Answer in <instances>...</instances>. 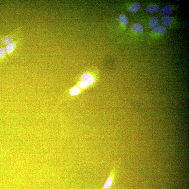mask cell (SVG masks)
Returning a JSON list of instances; mask_svg holds the SVG:
<instances>
[{
  "instance_id": "obj_5",
  "label": "cell",
  "mask_w": 189,
  "mask_h": 189,
  "mask_svg": "<svg viewBox=\"0 0 189 189\" xmlns=\"http://www.w3.org/2000/svg\"><path fill=\"white\" fill-rule=\"evenodd\" d=\"M131 28L134 32L138 34H140L143 32L144 28L141 24H133L131 26Z\"/></svg>"
},
{
  "instance_id": "obj_1",
  "label": "cell",
  "mask_w": 189,
  "mask_h": 189,
  "mask_svg": "<svg viewBox=\"0 0 189 189\" xmlns=\"http://www.w3.org/2000/svg\"><path fill=\"white\" fill-rule=\"evenodd\" d=\"M22 27L16 28L13 33L3 38L1 40V44L3 45H7L11 43L16 39L22 37Z\"/></svg>"
},
{
  "instance_id": "obj_6",
  "label": "cell",
  "mask_w": 189,
  "mask_h": 189,
  "mask_svg": "<svg viewBox=\"0 0 189 189\" xmlns=\"http://www.w3.org/2000/svg\"><path fill=\"white\" fill-rule=\"evenodd\" d=\"M166 28L163 26L155 27L152 30V32L155 34H163L166 32Z\"/></svg>"
},
{
  "instance_id": "obj_9",
  "label": "cell",
  "mask_w": 189,
  "mask_h": 189,
  "mask_svg": "<svg viewBox=\"0 0 189 189\" xmlns=\"http://www.w3.org/2000/svg\"><path fill=\"white\" fill-rule=\"evenodd\" d=\"M119 21L123 27H126L128 23V20L126 15L121 14L119 17Z\"/></svg>"
},
{
  "instance_id": "obj_13",
  "label": "cell",
  "mask_w": 189,
  "mask_h": 189,
  "mask_svg": "<svg viewBox=\"0 0 189 189\" xmlns=\"http://www.w3.org/2000/svg\"><path fill=\"white\" fill-rule=\"evenodd\" d=\"M7 54L5 48L0 47V58H4L6 57Z\"/></svg>"
},
{
  "instance_id": "obj_7",
  "label": "cell",
  "mask_w": 189,
  "mask_h": 189,
  "mask_svg": "<svg viewBox=\"0 0 189 189\" xmlns=\"http://www.w3.org/2000/svg\"><path fill=\"white\" fill-rule=\"evenodd\" d=\"M161 22L164 26L169 27L172 23V18L169 16H163L161 18Z\"/></svg>"
},
{
  "instance_id": "obj_16",
  "label": "cell",
  "mask_w": 189,
  "mask_h": 189,
  "mask_svg": "<svg viewBox=\"0 0 189 189\" xmlns=\"http://www.w3.org/2000/svg\"><path fill=\"white\" fill-rule=\"evenodd\" d=\"M176 1H180V0H176Z\"/></svg>"
},
{
  "instance_id": "obj_15",
  "label": "cell",
  "mask_w": 189,
  "mask_h": 189,
  "mask_svg": "<svg viewBox=\"0 0 189 189\" xmlns=\"http://www.w3.org/2000/svg\"><path fill=\"white\" fill-rule=\"evenodd\" d=\"M87 84H86L85 83H84L83 81H81L78 84V86L82 88H85L87 87Z\"/></svg>"
},
{
  "instance_id": "obj_4",
  "label": "cell",
  "mask_w": 189,
  "mask_h": 189,
  "mask_svg": "<svg viewBox=\"0 0 189 189\" xmlns=\"http://www.w3.org/2000/svg\"><path fill=\"white\" fill-rule=\"evenodd\" d=\"M161 13L163 15L167 16L172 14L173 13V10L170 6L165 5L162 7Z\"/></svg>"
},
{
  "instance_id": "obj_8",
  "label": "cell",
  "mask_w": 189,
  "mask_h": 189,
  "mask_svg": "<svg viewBox=\"0 0 189 189\" xmlns=\"http://www.w3.org/2000/svg\"><path fill=\"white\" fill-rule=\"evenodd\" d=\"M141 8V5L138 2H135L130 7L129 10L130 12L132 13H136Z\"/></svg>"
},
{
  "instance_id": "obj_14",
  "label": "cell",
  "mask_w": 189,
  "mask_h": 189,
  "mask_svg": "<svg viewBox=\"0 0 189 189\" xmlns=\"http://www.w3.org/2000/svg\"><path fill=\"white\" fill-rule=\"evenodd\" d=\"M80 92V89L78 87H74L71 90L70 94L71 95H74L78 94Z\"/></svg>"
},
{
  "instance_id": "obj_11",
  "label": "cell",
  "mask_w": 189,
  "mask_h": 189,
  "mask_svg": "<svg viewBox=\"0 0 189 189\" xmlns=\"http://www.w3.org/2000/svg\"><path fill=\"white\" fill-rule=\"evenodd\" d=\"M159 7L157 5L152 6H148L146 8V11L149 13L153 14L158 11Z\"/></svg>"
},
{
  "instance_id": "obj_12",
  "label": "cell",
  "mask_w": 189,
  "mask_h": 189,
  "mask_svg": "<svg viewBox=\"0 0 189 189\" xmlns=\"http://www.w3.org/2000/svg\"><path fill=\"white\" fill-rule=\"evenodd\" d=\"M113 181V178L111 175H110L104 184L103 188L104 189H108L110 188L112 185Z\"/></svg>"
},
{
  "instance_id": "obj_10",
  "label": "cell",
  "mask_w": 189,
  "mask_h": 189,
  "mask_svg": "<svg viewBox=\"0 0 189 189\" xmlns=\"http://www.w3.org/2000/svg\"><path fill=\"white\" fill-rule=\"evenodd\" d=\"M158 18L156 17L151 18L149 23V28L150 29H153L158 25Z\"/></svg>"
},
{
  "instance_id": "obj_3",
  "label": "cell",
  "mask_w": 189,
  "mask_h": 189,
  "mask_svg": "<svg viewBox=\"0 0 189 189\" xmlns=\"http://www.w3.org/2000/svg\"><path fill=\"white\" fill-rule=\"evenodd\" d=\"M83 82L85 83L87 85H90L94 82L93 77L90 74L88 73L84 74L82 77Z\"/></svg>"
},
{
  "instance_id": "obj_2",
  "label": "cell",
  "mask_w": 189,
  "mask_h": 189,
  "mask_svg": "<svg viewBox=\"0 0 189 189\" xmlns=\"http://www.w3.org/2000/svg\"><path fill=\"white\" fill-rule=\"evenodd\" d=\"M22 41V37H21L7 45L5 49L7 55L10 56L14 55V53L18 50L21 46Z\"/></svg>"
}]
</instances>
